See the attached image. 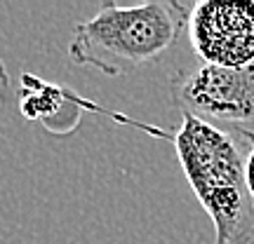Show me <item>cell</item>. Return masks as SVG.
I'll return each instance as SVG.
<instances>
[{
	"label": "cell",
	"instance_id": "5",
	"mask_svg": "<svg viewBox=\"0 0 254 244\" xmlns=\"http://www.w3.org/2000/svg\"><path fill=\"white\" fill-rule=\"evenodd\" d=\"M247 141V153H245V181L247 190H250V197L254 199V127L252 129H243Z\"/></svg>",
	"mask_w": 254,
	"mask_h": 244
},
{
	"label": "cell",
	"instance_id": "2",
	"mask_svg": "<svg viewBox=\"0 0 254 244\" xmlns=\"http://www.w3.org/2000/svg\"><path fill=\"white\" fill-rule=\"evenodd\" d=\"M189 12L190 7L177 0H151L132 7L104 2L94 17L75 24L68 59L111 78L158 63L179 45Z\"/></svg>",
	"mask_w": 254,
	"mask_h": 244
},
{
	"label": "cell",
	"instance_id": "3",
	"mask_svg": "<svg viewBox=\"0 0 254 244\" xmlns=\"http://www.w3.org/2000/svg\"><path fill=\"white\" fill-rule=\"evenodd\" d=\"M170 92L182 115L228 129L254 127V63L226 68L198 61L174 73Z\"/></svg>",
	"mask_w": 254,
	"mask_h": 244
},
{
	"label": "cell",
	"instance_id": "4",
	"mask_svg": "<svg viewBox=\"0 0 254 244\" xmlns=\"http://www.w3.org/2000/svg\"><path fill=\"white\" fill-rule=\"evenodd\" d=\"M186 36L198 61L240 68L254 63V0H200Z\"/></svg>",
	"mask_w": 254,
	"mask_h": 244
},
{
	"label": "cell",
	"instance_id": "1",
	"mask_svg": "<svg viewBox=\"0 0 254 244\" xmlns=\"http://www.w3.org/2000/svg\"><path fill=\"white\" fill-rule=\"evenodd\" d=\"M182 172L214 226V244H254V199L245 181L243 129L217 127L193 115L167 134Z\"/></svg>",
	"mask_w": 254,
	"mask_h": 244
},
{
	"label": "cell",
	"instance_id": "6",
	"mask_svg": "<svg viewBox=\"0 0 254 244\" xmlns=\"http://www.w3.org/2000/svg\"><path fill=\"white\" fill-rule=\"evenodd\" d=\"M7 94H9V75L5 63L0 61V120L5 115V106H7Z\"/></svg>",
	"mask_w": 254,
	"mask_h": 244
}]
</instances>
